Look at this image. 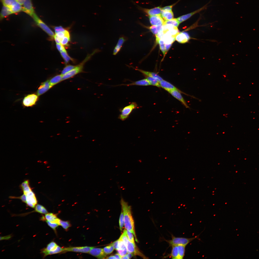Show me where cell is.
Returning <instances> with one entry per match:
<instances>
[{"label":"cell","mask_w":259,"mask_h":259,"mask_svg":"<svg viewBox=\"0 0 259 259\" xmlns=\"http://www.w3.org/2000/svg\"><path fill=\"white\" fill-rule=\"evenodd\" d=\"M122 210L124 215L125 228L131 232L134 236L136 241L138 242L135 229L134 221L132 216L131 207L128 203L121 198L120 200Z\"/></svg>","instance_id":"cell-1"},{"label":"cell","mask_w":259,"mask_h":259,"mask_svg":"<svg viewBox=\"0 0 259 259\" xmlns=\"http://www.w3.org/2000/svg\"><path fill=\"white\" fill-rule=\"evenodd\" d=\"M92 53L87 55L86 57L81 63L76 65L73 69L63 75L62 81L70 78L77 74L82 72L84 64L95 53L94 52Z\"/></svg>","instance_id":"cell-2"},{"label":"cell","mask_w":259,"mask_h":259,"mask_svg":"<svg viewBox=\"0 0 259 259\" xmlns=\"http://www.w3.org/2000/svg\"><path fill=\"white\" fill-rule=\"evenodd\" d=\"M200 234L194 237L190 238L176 237L172 235L171 239L169 240H166V241L171 246L173 245L177 246L179 245H182L186 246L189 243L194 240L196 239L199 240V236Z\"/></svg>","instance_id":"cell-3"},{"label":"cell","mask_w":259,"mask_h":259,"mask_svg":"<svg viewBox=\"0 0 259 259\" xmlns=\"http://www.w3.org/2000/svg\"><path fill=\"white\" fill-rule=\"evenodd\" d=\"M137 105L135 102H132L130 105L124 107L120 110L121 114L119 115L118 118L122 121L127 119L132 111L137 107Z\"/></svg>","instance_id":"cell-4"},{"label":"cell","mask_w":259,"mask_h":259,"mask_svg":"<svg viewBox=\"0 0 259 259\" xmlns=\"http://www.w3.org/2000/svg\"><path fill=\"white\" fill-rule=\"evenodd\" d=\"M37 24L50 36L52 39L55 35L49 27L35 13L32 17Z\"/></svg>","instance_id":"cell-5"},{"label":"cell","mask_w":259,"mask_h":259,"mask_svg":"<svg viewBox=\"0 0 259 259\" xmlns=\"http://www.w3.org/2000/svg\"><path fill=\"white\" fill-rule=\"evenodd\" d=\"M38 96L34 94L28 95L23 99V103L24 106L28 107L35 105L38 100Z\"/></svg>","instance_id":"cell-6"},{"label":"cell","mask_w":259,"mask_h":259,"mask_svg":"<svg viewBox=\"0 0 259 259\" xmlns=\"http://www.w3.org/2000/svg\"><path fill=\"white\" fill-rule=\"evenodd\" d=\"M126 247L128 253H132L134 255L139 256L144 259L148 258L139 251L135 245L130 241H128Z\"/></svg>","instance_id":"cell-7"},{"label":"cell","mask_w":259,"mask_h":259,"mask_svg":"<svg viewBox=\"0 0 259 259\" xmlns=\"http://www.w3.org/2000/svg\"><path fill=\"white\" fill-rule=\"evenodd\" d=\"M26 203L30 207L34 208L37 203V200L34 193L31 190L26 194Z\"/></svg>","instance_id":"cell-8"},{"label":"cell","mask_w":259,"mask_h":259,"mask_svg":"<svg viewBox=\"0 0 259 259\" xmlns=\"http://www.w3.org/2000/svg\"><path fill=\"white\" fill-rule=\"evenodd\" d=\"M93 247L85 246L64 248V252H72L83 253H88Z\"/></svg>","instance_id":"cell-9"},{"label":"cell","mask_w":259,"mask_h":259,"mask_svg":"<svg viewBox=\"0 0 259 259\" xmlns=\"http://www.w3.org/2000/svg\"><path fill=\"white\" fill-rule=\"evenodd\" d=\"M138 8L149 16L161 15L162 8L158 6L150 9L143 8L139 6Z\"/></svg>","instance_id":"cell-10"},{"label":"cell","mask_w":259,"mask_h":259,"mask_svg":"<svg viewBox=\"0 0 259 259\" xmlns=\"http://www.w3.org/2000/svg\"><path fill=\"white\" fill-rule=\"evenodd\" d=\"M88 253L91 255L100 259H105L106 255L102 248L94 247L90 250Z\"/></svg>","instance_id":"cell-11"},{"label":"cell","mask_w":259,"mask_h":259,"mask_svg":"<svg viewBox=\"0 0 259 259\" xmlns=\"http://www.w3.org/2000/svg\"><path fill=\"white\" fill-rule=\"evenodd\" d=\"M22 10L32 17L35 13L31 0H25L23 4Z\"/></svg>","instance_id":"cell-12"},{"label":"cell","mask_w":259,"mask_h":259,"mask_svg":"<svg viewBox=\"0 0 259 259\" xmlns=\"http://www.w3.org/2000/svg\"><path fill=\"white\" fill-rule=\"evenodd\" d=\"M149 18L150 23L152 25H163L164 24L165 21L161 15L149 16Z\"/></svg>","instance_id":"cell-13"},{"label":"cell","mask_w":259,"mask_h":259,"mask_svg":"<svg viewBox=\"0 0 259 259\" xmlns=\"http://www.w3.org/2000/svg\"><path fill=\"white\" fill-rule=\"evenodd\" d=\"M190 38L188 34L185 32H179L175 36V40L178 42L182 43L187 42Z\"/></svg>","instance_id":"cell-14"},{"label":"cell","mask_w":259,"mask_h":259,"mask_svg":"<svg viewBox=\"0 0 259 259\" xmlns=\"http://www.w3.org/2000/svg\"><path fill=\"white\" fill-rule=\"evenodd\" d=\"M128 66L131 67L135 70L139 71L146 77H150L155 79L159 82L163 80L161 77L156 73L146 71L139 69L135 68L131 66Z\"/></svg>","instance_id":"cell-15"},{"label":"cell","mask_w":259,"mask_h":259,"mask_svg":"<svg viewBox=\"0 0 259 259\" xmlns=\"http://www.w3.org/2000/svg\"><path fill=\"white\" fill-rule=\"evenodd\" d=\"M206 7V6H205L197 10L180 16L177 18L180 24L188 19L195 14L199 13L201 11L205 9Z\"/></svg>","instance_id":"cell-16"},{"label":"cell","mask_w":259,"mask_h":259,"mask_svg":"<svg viewBox=\"0 0 259 259\" xmlns=\"http://www.w3.org/2000/svg\"><path fill=\"white\" fill-rule=\"evenodd\" d=\"M168 92L173 97L181 102L186 108H189L181 94V93L184 94V93L176 90H172Z\"/></svg>","instance_id":"cell-17"},{"label":"cell","mask_w":259,"mask_h":259,"mask_svg":"<svg viewBox=\"0 0 259 259\" xmlns=\"http://www.w3.org/2000/svg\"><path fill=\"white\" fill-rule=\"evenodd\" d=\"M52 87L49 80L42 83L37 90V95L38 96H40L43 94Z\"/></svg>","instance_id":"cell-18"},{"label":"cell","mask_w":259,"mask_h":259,"mask_svg":"<svg viewBox=\"0 0 259 259\" xmlns=\"http://www.w3.org/2000/svg\"><path fill=\"white\" fill-rule=\"evenodd\" d=\"M127 39L126 37L123 35L119 37L117 44L114 49L113 53V55H116L120 51L123 44Z\"/></svg>","instance_id":"cell-19"},{"label":"cell","mask_w":259,"mask_h":259,"mask_svg":"<svg viewBox=\"0 0 259 259\" xmlns=\"http://www.w3.org/2000/svg\"><path fill=\"white\" fill-rule=\"evenodd\" d=\"M160 87L165 89L168 92L173 90H176L182 92L169 82L163 79L159 82Z\"/></svg>","instance_id":"cell-20"},{"label":"cell","mask_w":259,"mask_h":259,"mask_svg":"<svg viewBox=\"0 0 259 259\" xmlns=\"http://www.w3.org/2000/svg\"><path fill=\"white\" fill-rule=\"evenodd\" d=\"M118 239L117 252L121 256H125L128 253L126 246L122 240L119 238Z\"/></svg>","instance_id":"cell-21"},{"label":"cell","mask_w":259,"mask_h":259,"mask_svg":"<svg viewBox=\"0 0 259 259\" xmlns=\"http://www.w3.org/2000/svg\"><path fill=\"white\" fill-rule=\"evenodd\" d=\"M163 39L165 44H172L175 40V36L173 35L168 31H167L164 33Z\"/></svg>","instance_id":"cell-22"},{"label":"cell","mask_w":259,"mask_h":259,"mask_svg":"<svg viewBox=\"0 0 259 259\" xmlns=\"http://www.w3.org/2000/svg\"><path fill=\"white\" fill-rule=\"evenodd\" d=\"M150 84L147 79L146 78L133 82L127 84H121L117 86L124 85L129 86L133 85L147 86L150 85Z\"/></svg>","instance_id":"cell-23"},{"label":"cell","mask_w":259,"mask_h":259,"mask_svg":"<svg viewBox=\"0 0 259 259\" xmlns=\"http://www.w3.org/2000/svg\"><path fill=\"white\" fill-rule=\"evenodd\" d=\"M45 214V217L46 219L45 220L48 221L56 223L59 225L60 219L57 217V215L56 214L53 213H47Z\"/></svg>","instance_id":"cell-24"},{"label":"cell","mask_w":259,"mask_h":259,"mask_svg":"<svg viewBox=\"0 0 259 259\" xmlns=\"http://www.w3.org/2000/svg\"><path fill=\"white\" fill-rule=\"evenodd\" d=\"M58 246L56 242L52 241L47 245L46 248H44L41 250V253L43 255L46 253L54 250Z\"/></svg>","instance_id":"cell-25"},{"label":"cell","mask_w":259,"mask_h":259,"mask_svg":"<svg viewBox=\"0 0 259 259\" xmlns=\"http://www.w3.org/2000/svg\"><path fill=\"white\" fill-rule=\"evenodd\" d=\"M161 15L165 21L168 20L173 18L174 14L172 11L162 10Z\"/></svg>","instance_id":"cell-26"},{"label":"cell","mask_w":259,"mask_h":259,"mask_svg":"<svg viewBox=\"0 0 259 259\" xmlns=\"http://www.w3.org/2000/svg\"><path fill=\"white\" fill-rule=\"evenodd\" d=\"M12 13H13L9 7L4 6L2 7L0 12V20Z\"/></svg>","instance_id":"cell-27"},{"label":"cell","mask_w":259,"mask_h":259,"mask_svg":"<svg viewBox=\"0 0 259 259\" xmlns=\"http://www.w3.org/2000/svg\"><path fill=\"white\" fill-rule=\"evenodd\" d=\"M144 27L147 28L154 35H157L159 32L163 29V25H152L148 27L142 25Z\"/></svg>","instance_id":"cell-28"},{"label":"cell","mask_w":259,"mask_h":259,"mask_svg":"<svg viewBox=\"0 0 259 259\" xmlns=\"http://www.w3.org/2000/svg\"><path fill=\"white\" fill-rule=\"evenodd\" d=\"M10 8L13 13L20 12L22 9L21 5L17 1L14 2Z\"/></svg>","instance_id":"cell-29"},{"label":"cell","mask_w":259,"mask_h":259,"mask_svg":"<svg viewBox=\"0 0 259 259\" xmlns=\"http://www.w3.org/2000/svg\"><path fill=\"white\" fill-rule=\"evenodd\" d=\"M62 76L61 74L57 75L51 78L49 82L51 86L53 87L62 81Z\"/></svg>","instance_id":"cell-30"},{"label":"cell","mask_w":259,"mask_h":259,"mask_svg":"<svg viewBox=\"0 0 259 259\" xmlns=\"http://www.w3.org/2000/svg\"><path fill=\"white\" fill-rule=\"evenodd\" d=\"M172 249L171 253L168 255L172 259H178V253L177 246L173 245L171 246Z\"/></svg>","instance_id":"cell-31"},{"label":"cell","mask_w":259,"mask_h":259,"mask_svg":"<svg viewBox=\"0 0 259 259\" xmlns=\"http://www.w3.org/2000/svg\"><path fill=\"white\" fill-rule=\"evenodd\" d=\"M64 248H62L58 245L54 250L47 252L43 255V257L44 258L48 255L57 254L64 252Z\"/></svg>","instance_id":"cell-32"},{"label":"cell","mask_w":259,"mask_h":259,"mask_svg":"<svg viewBox=\"0 0 259 259\" xmlns=\"http://www.w3.org/2000/svg\"><path fill=\"white\" fill-rule=\"evenodd\" d=\"M178 253V259H182L184 257L185 252L186 246L179 245H177Z\"/></svg>","instance_id":"cell-33"},{"label":"cell","mask_w":259,"mask_h":259,"mask_svg":"<svg viewBox=\"0 0 259 259\" xmlns=\"http://www.w3.org/2000/svg\"><path fill=\"white\" fill-rule=\"evenodd\" d=\"M35 211L42 214H46L48 213L46 209L42 206L39 204H37L35 206Z\"/></svg>","instance_id":"cell-34"},{"label":"cell","mask_w":259,"mask_h":259,"mask_svg":"<svg viewBox=\"0 0 259 259\" xmlns=\"http://www.w3.org/2000/svg\"><path fill=\"white\" fill-rule=\"evenodd\" d=\"M60 53L66 64H67L70 60L73 61L74 60L69 55L66 50L61 52Z\"/></svg>","instance_id":"cell-35"},{"label":"cell","mask_w":259,"mask_h":259,"mask_svg":"<svg viewBox=\"0 0 259 259\" xmlns=\"http://www.w3.org/2000/svg\"><path fill=\"white\" fill-rule=\"evenodd\" d=\"M179 24L177 18H173L170 20L165 21L164 24H170L177 27Z\"/></svg>","instance_id":"cell-36"},{"label":"cell","mask_w":259,"mask_h":259,"mask_svg":"<svg viewBox=\"0 0 259 259\" xmlns=\"http://www.w3.org/2000/svg\"><path fill=\"white\" fill-rule=\"evenodd\" d=\"M146 78L148 80L151 85L158 87H160L159 82L155 79L151 77H147Z\"/></svg>","instance_id":"cell-37"},{"label":"cell","mask_w":259,"mask_h":259,"mask_svg":"<svg viewBox=\"0 0 259 259\" xmlns=\"http://www.w3.org/2000/svg\"><path fill=\"white\" fill-rule=\"evenodd\" d=\"M158 43L159 45L160 48L164 56L165 55L167 51L165 48V42L163 38L159 40Z\"/></svg>","instance_id":"cell-38"},{"label":"cell","mask_w":259,"mask_h":259,"mask_svg":"<svg viewBox=\"0 0 259 259\" xmlns=\"http://www.w3.org/2000/svg\"><path fill=\"white\" fill-rule=\"evenodd\" d=\"M59 225L61 226L66 230H67L71 226V224L69 221H62L60 219L59 222Z\"/></svg>","instance_id":"cell-39"},{"label":"cell","mask_w":259,"mask_h":259,"mask_svg":"<svg viewBox=\"0 0 259 259\" xmlns=\"http://www.w3.org/2000/svg\"><path fill=\"white\" fill-rule=\"evenodd\" d=\"M76 66L71 65H67L62 71L61 74L62 75H64L74 68Z\"/></svg>","instance_id":"cell-40"},{"label":"cell","mask_w":259,"mask_h":259,"mask_svg":"<svg viewBox=\"0 0 259 259\" xmlns=\"http://www.w3.org/2000/svg\"><path fill=\"white\" fill-rule=\"evenodd\" d=\"M122 240L126 247L127 243L128 241L126 233V230L124 229L123 233L119 238Z\"/></svg>","instance_id":"cell-41"},{"label":"cell","mask_w":259,"mask_h":259,"mask_svg":"<svg viewBox=\"0 0 259 259\" xmlns=\"http://www.w3.org/2000/svg\"><path fill=\"white\" fill-rule=\"evenodd\" d=\"M70 40V36H65L61 39L60 44L64 47H68V43Z\"/></svg>","instance_id":"cell-42"},{"label":"cell","mask_w":259,"mask_h":259,"mask_svg":"<svg viewBox=\"0 0 259 259\" xmlns=\"http://www.w3.org/2000/svg\"><path fill=\"white\" fill-rule=\"evenodd\" d=\"M121 211L119 220V228L121 231H122L123 228L124 224V214L122 210Z\"/></svg>","instance_id":"cell-43"},{"label":"cell","mask_w":259,"mask_h":259,"mask_svg":"<svg viewBox=\"0 0 259 259\" xmlns=\"http://www.w3.org/2000/svg\"><path fill=\"white\" fill-rule=\"evenodd\" d=\"M114 249L112 245L110 244L109 245L104 247L103 249L105 253L107 254L112 253Z\"/></svg>","instance_id":"cell-44"},{"label":"cell","mask_w":259,"mask_h":259,"mask_svg":"<svg viewBox=\"0 0 259 259\" xmlns=\"http://www.w3.org/2000/svg\"><path fill=\"white\" fill-rule=\"evenodd\" d=\"M3 5L9 8L14 2L17 1L16 0H1Z\"/></svg>","instance_id":"cell-45"},{"label":"cell","mask_w":259,"mask_h":259,"mask_svg":"<svg viewBox=\"0 0 259 259\" xmlns=\"http://www.w3.org/2000/svg\"><path fill=\"white\" fill-rule=\"evenodd\" d=\"M45 221L47 222L48 225L55 231L56 230L57 228L59 225L58 224L56 223L52 222L46 220Z\"/></svg>","instance_id":"cell-46"},{"label":"cell","mask_w":259,"mask_h":259,"mask_svg":"<svg viewBox=\"0 0 259 259\" xmlns=\"http://www.w3.org/2000/svg\"><path fill=\"white\" fill-rule=\"evenodd\" d=\"M126 233L128 240L130 242L135 245L133 236L132 233L126 230Z\"/></svg>","instance_id":"cell-47"},{"label":"cell","mask_w":259,"mask_h":259,"mask_svg":"<svg viewBox=\"0 0 259 259\" xmlns=\"http://www.w3.org/2000/svg\"><path fill=\"white\" fill-rule=\"evenodd\" d=\"M54 29L55 34L61 32H64L67 29L64 28L61 26H55L54 27Z\"/></svg>","instance_id":"cell-48"},{"label":"cell","mask_w":259,"mask_h":259,"mask_svg":"<svg viewBox=\"0 0 259 259\" xmlns=\"http://www.w3.org/2000/svg\"><path fill=\"white\" fill-rule=\"evenodd\" d=\"M164 34V33L163 29L156 35V41L157 43H158L159 40L163 38Z\"/></svg>","instance_id":"cell-49"},{"label":"cell","mask_w":259,"mask_h":259,"mask_svg":"<svg viewBox=\"0 0 259 259\" xmlns=\"http://www.w3.org/2000/svg\"><path fill=\"white\" fill-rule=\"evenodd\" d=\"M56 47L57 49L60 52L66 50L65 47L60 44L56 43Z\"/></svg>","instance_id":"cell-50"},{"label":"cell","mask_w":259,"mask_h":259,"mask_svg":"<svg viewBox=\"0 0 259 259\" xmlns=\"http://www.w3.org/2000/svg\"><path fill=\"white\" fill-rule=\"evenodd\" d=\"M11 198H18L21 199L22 201L26 203V197L25 194H23L22 195L19 197H11Z\"/></svg>","instance_id":"cell-51"},{"label":"cell","mask_w":259,"mask_h":259,"mask_svg":"<svg viewBox=\"0 0 259 259\" xmlns=\"http://www.w3.org/2000/svg\"><path fill=\"white\" fill-rule=\"evenodd\" d=\"M174 5L175 4H174L171 5L165 6L162 8V10L163 11H172V8Z\"/></svg>","instance_id":"cell-52"},{"label":"cell","mask_w":259,"mask_h":259,"mask_svg":"<svg viewBox=\"0 0 259 259\" xmlns=\"http://www.w3.org/2000/svg\"><path fill=\"white\" fill-rule=\"evenodd\" d=\"M29 186V182L28 180L22 182L21 184V188L23 189Z\"/></svg>","instance_id":"cell-53"},{"label":"cell","mask_w":259,"mask_h":259,"mask_svg":"<svg viewBox=\"0 0 259 259\" xmlns=\"http://www.w3.org/2000/svg\"><path fill=\"white\" fill-rule=\"evenodd\" d=\"M119 239L111 244L113 246L114 249L117 250L118 248V245Z\"/></svg>","instance_id":"cell-54"},{"label":"cell","mask_w":259,"mask_h":259,"mask_svg":"<svg viewBox=\"0 0 259 259\" xmlns=\"http://www.w3.org/2000/svg\"><path fill=\"white\" fill-rule=\"evenodd\" d=\"M126 255L128 258V259H130L134 255L132 253H128V254H127Z\"/></svg>","instance_id":"cell-55"},{"label":"cell","mask_w":259,"mask_h":259,"mask_svg":"<svg viewBox=\"0 0 259 259\" xmlns=\"http://www.w3.org/2000/svg\"><path fill=\"white\" fill-rule=\"evenodd\" d=\"M11 236L10 235H8V236H6L5 237H2V238L1 237L0 239L2 238L1 240L3 239H8L11 237Z\"/></svg>","instance_id":"cell-56"},{"label":"cell","mask_w":259,"mask_h":259,"mask_svg":"<svg viewBox=\"0 0 259 259\" xmlns=\"http://www.w3.org/2000/svg\"><path fill=\"white\" fill-rule=\"evenodd\" d=\"M165 44L166 51H167L169 50V48H170L171 46V44Z\"/></svg>","instance_id":"cell-57"},{"label":"cell","mask_w":259,"mask_h":259,"mask_svg":"<svg viewBox=\"0 0 259 259\" xmlns=\"http://www.w3.org/2000/svg\"><path fill=\"white\" fill-rule=\"evenodd\" d=\"M116 259H121V256L118 253H116L114 255Z\"/></svg>","instance_id":"cell-58"},{"label":"cell","mask_w":259,"mask_h":259,"mask_svg":"<svg viewBox=\"0 0 259 259\" xmlns=\"http://www.w3.org/2000/svg\"><path fill=\"white\" fill-rule=\"evenodd\" d=\"M16 1L21 5L23 4L25 0H16Z\"/></svg>","instance_id":"cell-59"},{"label":"cell","mask_w":259,"mask_h":259,"mask_svg":"<svg viewBox=\"0 0 259 259\" xmlns=\"http://www.w3.org/2000/svg\"><path fill=\"white\" fill-rule=\"evenodd\" d=\"M106 259H116L114 255L111 256L107 257Z\"/></svg>","instance_id":"cell-60"},{"label":"cell","mask_w":259,"mask_h":259,"mask_svg":"<svg viewBox=\"0 0 259 259\" xmlns=\"http://www.w3.org/2000/svg\"><path fill=\"white\" fill-rule=\"evenodd\" d=\"M40 122H41V123H43V122L42 121H41Z\"/></svg>","instance_id":"cell-61"}]
</instances>
